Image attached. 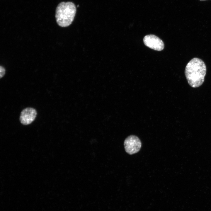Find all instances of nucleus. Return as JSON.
Returning a JSON list of instances; mask_svg holds the SVG:
<instances>
[{
    "label": "nucleus",
    "mask_w": 211,
    "mask_h": 211,
    "mask_svg": "<svg viewBox=\"0 0 211 211\" xmlns=\"http://www.w3.org/2000/svg\"><path fill=\"white\" fill-rule=\"evenodd\" d=\"M206 72L205 64L201 59L195 57L187 64L185 74L189 84L193 88H197L203 83Z\"/></svg>",
    "instance_id": "f257e3e1"
},
{
    "label": "nucleus",
    "mask_w": 211,
    "mask_h": 211,
    "mask_svg": "<svg viewBox=\"0 0 211 211\" xmlns=\"http://www.w3.org/2000/svg\"><path fill=\"white\" fill-rule=\"evenodd\" d=\"M76 12L75 4L72 2H62L57 6L55 13V18L59 26L65 27L72 22Z\"/></svg>",
    "instance_id": "f03ea898"
},
{
    "label": "nucleus",
    "mask_w": 211,
    "mask_h": 211,
    "mask_svg": "<svg viewBox=\"0 0 211 211\" xmlns=\"http://www.w3.org/2000/svg\"><path fill=\"white\" fill-rule=\"evenodd\" d=\"M142 143L139 138L137 136L131 135L125 140L124 146L126 152L129 154L138 152L140 150Z\"/></svg>",
    "instance_id": "7ed1b4c3"
},
{
    "label": "nucleus",
    "mask_w": 211,
    "mask_h": 211,
    "mask_svg": "<svg viewBox=\"0 0 211 211\" xmlns=\"http://www.w3.org/2000/svg\"><path fill=\"white\" fill-rule=\"evenodd\" d=\"M143 42L146 46L156 50L161 51L164 47L163 41L154 35H149L145 36L144 38Z\"/></svg>",
    "instance_id": "20e7f679"
},
{
    "label": "nucleus",
    "mask_w": 211,
    "mask_h": 211,
    "mask_svg": "<svg viewBox=\"0 0 211 211\" xmlns=\"http://www.w3.org/2000/svg\"><path fill=\"white\" fill-rule=\"evenodd\" d=\"M37 115V111L34 108H25L21 112L19 118L20 122L24 125H29L34 120Z\"/></svg>",
    "instance_id": "39448f33"
},
{
    "label": "nucleus",
    "mask_w": 211,
    "mask_h": 211,
    "mask_svg": "<svg viewBox=\"0 0 211 211\" xmlns=\"http://www.w3.org/2000/svg\"><path fill=\"white\" fill-rule=\"evenodd\" d=\"M0 78H1L4 76L5 73V68L1 66H0Z\"/></svg>",
    "instance_id": "423d86ee"
},
{
    "label": "nucleus",
    "mask_w": 211,
    "mask_h": 211,
    "mask_svg": "<svg viewBox=\"0 0 211 211\" xmlns=\"http://www.w3.org/2000/svg\"><path fill=\"white\" fill-rule=\"evenodd\" d=\"M200 0V1H205L208 0Z\"/></svg>",
    "instance_id": "0eeeda50"
}]
</instances>
